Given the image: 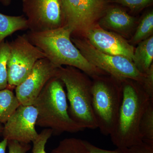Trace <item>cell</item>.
Returning a JSON list of instances; mask_svg holds the SVG:
<instances>
[{"label":"cell","instance_id":"1","mask_svg":"<svg viewBox=\"0 0 153 153\" xmlns=\"http://www.w3.org/2000/svg\"><path fill=\"white\" fill-rule=\"evenodd\" d=\"M28 40L45 53L47 58L58 67L71 66L92 78L107 74L88 61L71 41V33L63 26L43 32L28 31Z\"/></svg>","mask_w":153,"mask_h":153},{"label":"cell","instance_id":"2","mask_svg":"<svg viewBox=\"0 0 153 153\" xmlns=\"http://www.w3.org/2000/svg\"><path fill=\"white\" fill-rule=\"evenodd\" d=\"M123 97L117 121L110 135L117 148H128L142 142L140 122L151 100L138 82L127 79L122 81Z\"/></svg>","mask_w":153,"mask_h":153},{"label":"cell","instance_id":"3","mask_svg":"<svg viewBox=\"0 0 153 153\" xmlns=\"http://www.w3.org/2000/svg\"><path fill=\"white\" fill-rule=\"evenodd\" d=\"M63 83L57 76L49 79L34 102L38 111L36 125L50 128L58 135L64 132L75 133L84 129L69 116Z\"/></svg>","mask_w":153,"mask_h":153},{"label":"cell","instance_id":"4","mask_svg":"<svg viewBox=\"0 0 153 153\" xmlns=\"http://www.w3.org/2000/svg\"><path fill=\"white\" fill-rule=\"evenodd\" d=\"M57 76L66 86L71 119L84 129L97 128L92 109V82L87 74L74 67L61 66Z\"/></svg>","mask_w":153,"mask_h":153},{"label":"cell","instance_id":"5","mask_svg":"<svg viewBox=\"0 0 153 153\" xmlns=\"http://www.w3.org/2000/svg\"><path fill=\"white\" fill-rule=\"evenodd\" d=\"M93 78L92 106L97 128L105 136L111 134L117 121L123 97L122 82L109 75Z\"/></svg>","mask_w":153,"mask_h":153},{"label":"cell","instance_id":"6","mask_svg":"<svg viewBox=\"0 0 153 153\" xmlns=\"http://www.w3.org/2000/svg\"><path fill=\"white\" fill-rule=\"evenodd\" d=\"M71 39L83 57L97 68L121 82L129 79L143 84L145 74L139 71L131 60L100 52L85 38L71 37Z\"/></svg>","mask_w":153,"mask_h":153},{"label":"cell","instance_id":"7","mask_svg":"<svg viewBox=\"0 0 153 153\" xmlns=\"http://www.w3.org/2000/svg\"><path fill=\"white\" fill-rule=\"evenodd\" d=\"M108 0H60L64 26L71 35L85 36L107 10Z\"/></svg>","mask_w":153,"mask_h":153},{"label":"cell","instance_id":"8","mask_svg":"<svg viewBox=\"0 0 153 153\" xmlns=\"http://www.w3.org/2000/svg\"><path fill=\"white\" fill-rule=\"evenodd\" d=\"M10 53L7 71L8 87H16L26 79L38 60L47 58L41 49L33 45L25 34L9 42Z\"/></svg>","mask_w":153,"mask_h":153},{"label":"cell","instance_id":"9","mask_svg":"<svg viewBox=\"0 0 153 153\" xmlns=\"http://www.w3.org/2000/svg\"><path fill=\"white\" fill-rule=\"evenodd\" d=\"M22 9L32 32H43L64 26L60 0H22Z\"/></svg>","mask_w":153,"mask_h":153},{"label":"cell","instance_id":"10","mask_svg":"<svg viewBox=\"0 0 153 153\" xmlns=\"http://www.w3.org/2000/svg\"><path fill=\"white\" fill-rule=\"evenodd\" d=\"M60 67L47 58L38 60L27 77L16 87V95L21 104L33 105L47 82L52 77L57 76Z\"/></svg>","mask_w":153,"mask_h":153},{"label":"cell","instance_id":"11","mask_svg":"<svg viewBox=\"0 0 153 153\" xmlns=\"http://www.w3.org/2000/svg\"><path fill=\"white\" fill-rule=\"evenodd\" d=\"M38 114L34 105H20L4 124L3 138L25 143L33 142L39 134L36 129Z\"/></svg>","mask_w":153,"mask_h":153},{"label":"cell","instance_id":"12","mask_svg":"<svg viewBox=\"0 0 153 153\" xmlns=\"http://www.w3.org/2000/svg\"><path fill=\"white\" fill-rule=\"evenodd\" d=\"M84 37L100 52L133 60L134 48L133 45L120 35L107 31L98 24L88 30Z\"/></svg>","mask_w":153,"mask_h":153},{"label":"cell","instance_id":"13","mask_svg":"<svg viewBox=\"0 0 153 153\" xmlns=\"http://www.w3.org/2000/svg\"><path fill=\"white\" fill-rule=\"evenodd\" d=\"M135 21L134 18L122 9L112 7L107 10L98 24L102 28L123 33L130 30Z\"/></svg>","mask_w":153,"mask_h":153},{"label":"cell","instance_id":"14","mask_svg":"<svg viewBox=\"0 0 153 153\" xmlns=\"http://www.w3.org/2000/svg\"><path fill=\"white\" fill-rule=\"evenodd\" d=\"M138 44L134 51L133 62L139 71L145 74L153 64V35Z\"/></svg>","mask_w":153,"mask_h":153},{"label":"cell","instance_id":"15","mask_svg":"<svg viewBox=\"0 0 153 153\" xmlns=\"http://www.w3.org/2000/svg\"><path fill=\"white\" fill-rule=\"evenodd\" d=\"M28 29L24 16H10L0 13V44L15 32Z\"/></svg>","mask_w":153,"mask_h":153},{"label":"cell","instance_id":"16","mask_svg":"<svg viewBox=\"0 0 153 153\" xmlns=\"http://www.w3.org/2000/svg\"><path fill=\"white\" fill-rule=\"evenodd\" d=\"M20 105L10 88L0 90V123L4 124Z\"/></svg>","mask_w":153,"mask_h":153},{"label":"cell","instance_id":"17","mask_svg":"<svg viewBox=\"0 0 153 153\" xmlns=\"http://www.w3.org/2000/svg\"><path fill=\"white\" fill-rule=\"evenodd\" d=\"M139 132L143 141L153 144V99L151 100L142 117Z\"/></svg>","mask_w":153,"mask_h":153},{"label":"cell","instance_id":"18","mask_svg":"<svg viewBox=\"0 0 153 153\" xmlns=\"http://www.w3.org/2000/svg\"><path fill=\"white\" fill-rule=\"evenodd\" d=\"M51 153H90L84 140L76 138H67L60 141Z\"/></svg>","mask_w":153,"mask_h":153},{"label":"cell","instance_id":"19","mask_svg":"<svg viewBox=\"0 0 153 153\" xmlns=\"http://www.w3.org/2000/svg\"><path fill=\"white\" fill-rule=\"evenodd\" d=\"M153 33V13L150 11L143 17L136 31L132 38V44H138L150 36Z\"/></svg>","mask_w":153,"mask_h":153},{"label":"cell","instance_id":"20","mask_svg":"<svg viewBox=\"0 0 153 153\" xmlns=\"http://www.w3.org/2000/svg\"><path fill=\"white\" fill-rule=\"evenodd\" d=\"M10 53L9 41H2L0 44V90L8 87L7 65Z\"/></svg>","mask_w":153,"mask_h":153},{"label":"cell","instance_id":"21","mask_svg":"<svg viewBox=\"0 0 153 153\" xmlns=\"http://www.w3.org/2000/svg\"><path fill=\"white\" fill-rule=\"evenodd\" d=\"M52 134L53 131L50 128H45L39 134L37 138L33 142L32 153H47L45 146Z\"/></svg>","mask_w":153,"mask_h":153},{"label":"cell","instance_id":"22","mask_svg":"<svg viewBox=\"0 0 153 153\" xmlns=\"http://www.w3.org/2000/svg\"><path fill=\"white\" fill-rule=\"evenodd\" d=\"M115 1L132 10L138 11L151 5L153 0H115Z\"/></svg>","mask_w":153,"mask_h":153},{"label":"cell","instance_id":"23","mask_svg":"<svg viewBox=\"0 0 153 153\" xmlns=\"http://www.w3.org/2000/svg\"><path fill=\"white\" fill-rule=\"evenodd\" d=\"M8 153H27L31 149L30 144L19 142L16 140L7 142Z\"/></svg>","mask_w":153,"mask_h":153},{"label":"cell","instance_id":"24","mask_svg":"<svg viewBox=\"0 0 153 153\" xmlns=\"http://www.w3.org/2000/svg\"><path fill=\"white\" fill-rule=\"evenodd\" d=\"M143 89L153 99V65L152 64L147 72L145 74L144 79L141 85Z\"/></svg>","mask_w":153,"mask_h":153},{"label":"cell","instance_id":"25","mask_svg":"<svg viewBox=\"0 0 153 153\" xmlns=\"http://www.w3.org/2000/svg\"><path fill=\"white\" fill-rule=\"evenodd\" d=\"M84 142L90 153H129L128 148H117L114 150H108L99 148L87 141L84 140Z\"/></svg>","mask_w":153,"mask_h":153},{"label":"cell","instance_id":"26","mask_svg":"<svg viewBox=\"0 0 153 153\" xmlns=\"http://www.w3.org/2000/svg\"><path fill=\"white\" fill-rule=\"evenodd\" d=\"M129 153H153V144L142 142L128 148Z\"/></svg>","mask_w":153,"mask_h":153},{"label":"cell","instance_id":"27","mask_svg":"<svg viewBox=\"0 0 153 153\" xmlns=\"http://www.w3.org/2000/svg\"><path fill=\"white\" fill-rule=\"evenodd\" d=\"M7 140L4 139L0 142V153H6V149L7 147Z\"/></svg>","mask_w":153,"mask_h":153},{"label":"cell","instance_id":"28","mask_svg":"<svg viewBox=\"0 0 153 153\" xmlns=\"http://www.w3.org/2000/svg\"><path fill=\"white\" fill-rule=\"evenodd\" d=\"M11 1L12 0H0V3L5 6H9L11 4Z\"/></svg>","mask_w":153,"mask_h":153},{"label":"cell","instance_id":"29","mask_svg":"<svg viewBox=\"0 0 153 153\" xmlns=\"http://www.w3.org/2000/svg\"><path fill=\"white\" fill-rule=\"evenodd\" d=\"M3 129H4V126H3L2 124L0 123V134L2 133Z\"/></svg>","mask_w":153,"mask_h":153}]
</instances>
